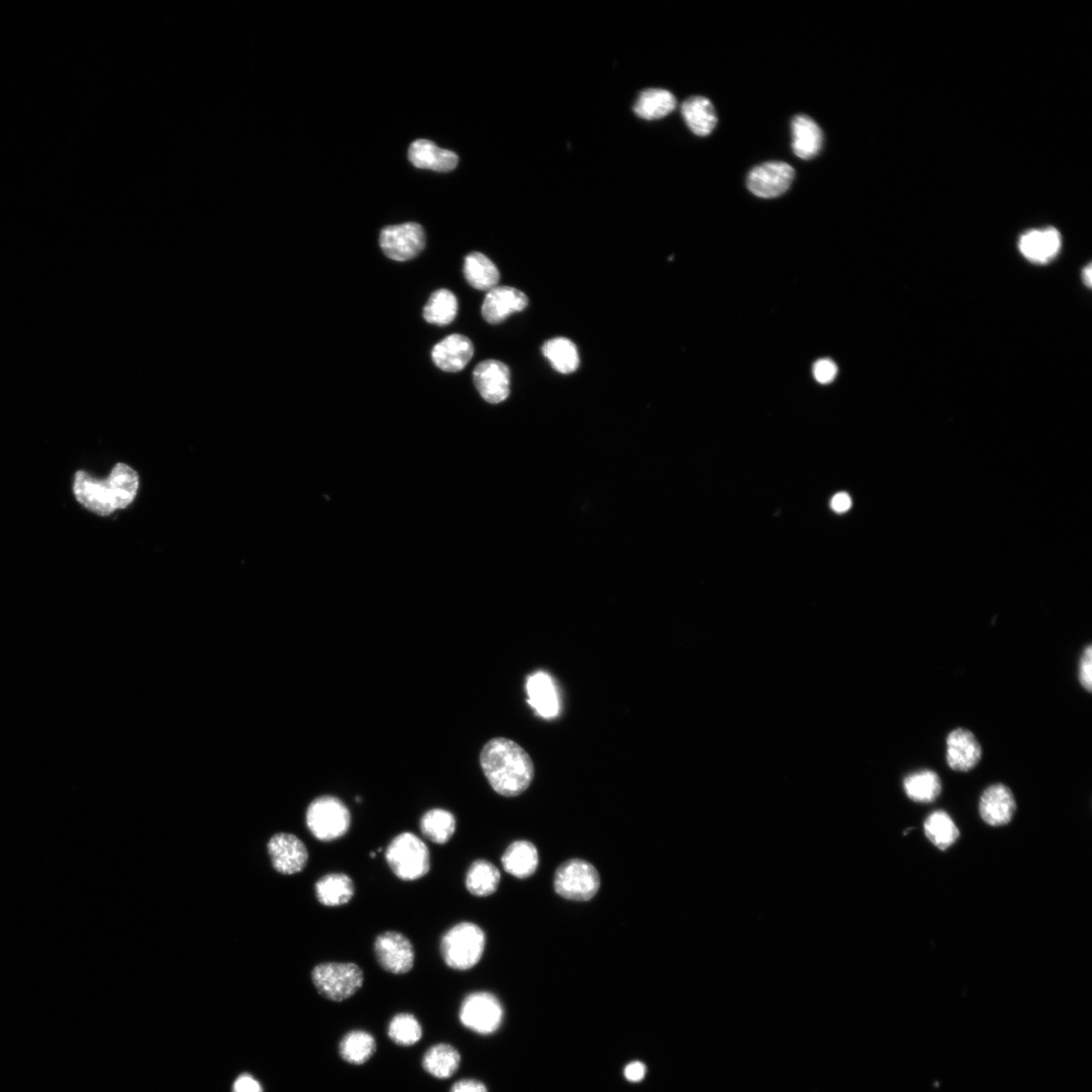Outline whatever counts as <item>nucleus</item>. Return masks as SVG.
I'll return each mask as SVG.
<instances>
[{"label":"nucleus","mask_w":1092,"mask_h":1092,"mask_svg":"<svg viewBox=\"0 0 1092 1092\" xmlns=\"http://www.w3.org/2000/svg\"><path fill=\"white\" fill-rule=\"evenodd\" d=\"M140 478L132 467L118 463L107 479L99 480L86 471L74 475L73 493L76 501L99 517H109L128 508L136 499Z\"/></svg>","instance_id":"obj_1"},{"label":"nucleus","mask_w":1092,"mask_h":1092,"mask_svg":"<svg viewBox=\"0 0 1092 1092\" xmlns=\"http://www.w3.org/2000/svg\"><path fill=\"white\" fill-rule=\"evenodd\" d=\"M480 765L491 787L501 796H520L531 785L535 766L530 755L516 742L494 738L480 753Z\"/></svg>","instance_id":"obj_2"},{"label":"nucleus","mask_w":1092,"mask_h":1092,"mask_svg":"<svg viewBox=\"0 0 1092 1092\" xmlns=\"http://www.w3.org/2000/svg\"><path fill=\"white\" fill-rule=\"evenodd\" d=\"M385 860L393 874L403 881H416L431 870V854L416 834L404 832L394 837L385 851Z\"/></svg>","instance_id":"obj_3"},{"label":"nucleus","mask_w":1092,"mask_h":1092,"mask_svg":"<svg viewBox=\"0 0 1092 1092\" xmlns=\"http://www.w3.org/2000/svg\"><path fill=\"white\" fill-rule=\"evenodd\" d=\"M486 938L483 930L470 922L449 929L441 940L440 950L445 964L451 969L466 971L481 960Z\"/></svg>","instance_id":"obj_4"},{"label":"nucleus","mask_w":1092,"mask_h":1092,"mask_svg":"<svg viewBox=\"0 0 1092 1092\" xmlns=\"http://www.w3.org/2000/svg\"><path fill=\"white\" fill-rule=\"evenodd\" d=\"M312 980L325 999L341 1003L357 994L364 983V972L353 962H325L312 971Z\"/></svg>","instance_id":"obj_5"},{"label":"nucleus","mask_w":1092,"mask_h":1092,"mask_svg":"<svg viewBox=\"0 0 1092 1092\" xmlns=\"http://www.w3.org/2000/svg\"><path fill=\"white\" fill-rule=\"evenodd\" d=\"M307 827L321 842H333L343 838L351 827V814L346 805L335 797L316 799L308 808Z\"/></svg>","instance_id":"obj_6"},{"label":"nucleus","mask_w":1092,"mask_h":1092,"mask_svg":"<svg viewBox=\"0 0 1092 1092\" xmlns=\"http://www.w3.org/2000/svg\"><path fill=\"white\" fill-rule=\"evenodd\" d=\"M555 890L564 899L585 902L598 893L601 878L590 863L572 859L562 864L555 874Z\"/></svg>","instance_id":"obj_7"},{"label":"nucleus","mask_w":1092,"mask_h":1092,"mask_svg":"<svg viewBox=\"0 0 1092 1092\" xmlns=\"http://www.w3.org/2000/svg\"><path fill=\"white\" fill-rule=\"evenodd\" d=\"M461 1024L480 1035L498 1031L503 1023L504 1009L497 997L489 992L478 991L467 996L460 1008Z\"/></svg>","instance_id":"obj_8"},{"label":"nucleus","mask_w":1092,"mask_h":1092,"mask_svg":"<svg viewBox=\"0 0 1092 1092\" xmlns=\"http://www.w3.org/2000/svg\"><path fill=\"white\" fill-rule=\"evenodd\" d=\"M373 949L378 964L388 973L404 975L414 968L416 959L414 945L400 932L387 931L378 935Z\"/></svg>","instance_id":"obj_9"},{"label":"nucleus","mask_w":1092,"mask_h":1092,"mask_svg":"<svg viewBox=\"0 0 1092 1092\" xmlns=\"http://www.w3.org/2000/svg\"><path fill=\"white\" fill-rule=\"evenodd\" d=\"M425 231L416 223L385 227L380 234L382 251L394 261L412 260L425 249Z\"/></svg>","instance_id":"obj_10"},{"label":"nucleus","mask_w":1092,"mask_h":1092,"mask_svg":"<svg viewBox=\"0 0 1092 1092\" xmlns=\"http://www.w3.org/2000/svg\"><path fill=\"white\" fill-rule=\"evenodd\" d=\"M267 852L274 870L283 875L299 874L309 862L305 843L289 833L273 835L267 844Z\"/></svg>","instance_id":"obj_11"},{"label":"nucleus","mask_w":1092,"mask_h":1092,"mask_svg":"<svg viewBox=\"0 0 1092 1092\" xmlns=\"http://www.w3.org/2000/svg\"><path fill=\"white\" fill-rule=\"evenodd\" d=\"M474 384L482 398L489 404H500L508 399L511 386L510 368L497 360H486L473 371Z\"/></svg>","instance_id":"obj_12"},{"label":"nucleus","mask_w":1092,"mask_h":1092,"mask_svg":"<svg viewBox=\"0 0 1092 1092\" xmlns=\"http://www.w3.org/2000/svg\"><path fill=\"white\" fill-rule=\"evenodd\" d=\"M794 169L784 162L761 164L748 175V189L761 198H775L790 187L794 179Z\"/></svg>","instance_id":"obj_13"},{"label":"nucleus","mask_w":1092,"mask_h":1092,"mask_svg":"<svg viewBox=\"0 0 1092 1092\" xmlns=\"http://www.w3.org/2000/svg\"><path fill=\"white\" fill-rule=\"evenodd\" d=\"M1017 804L1013 791L1003 783L987 787L980 798L979 814L989 826L1008 825L1014 818Z\"/></svg>","instance_id":"obj_14"},{"label":"nucleus","mask_w":1092,"mask_h":1092,"mask_svg":"<svg viewBox=\"0 0 1092 1092\" xmlns=\"http://www.w3.org/2000/svg\"><path fill=\"white\" fill-rule=\"evenodd\" d=\"M528 305V296L523 291L509 286L494 287L485 296L482 316L487 323L497 325Z\"/></svg>","instance_id":"obj_15"},{"label":"nucleus","mask_w":1092,"mask_h":1092,"mask_svg":"<svg viewBox=\"0 0 1092 1092\" xmlns=\"http://www.w3.org/2000/svg\"><path fill=\"white\" fill-rule=\"evenodd\" d=\"M981 757V745L971 731L958 728L948 735L946 759L952 770L971 771L978 765Z\"/></svg>","instance_id":"obj_16"},{"label":"nucleus","mask_w":1092,"mask_h":1092,"mask_svg":"<svg viewBox=\"0 0 1092 1092\" xmlns=\"http://www.w3.org/2000/svg\"><path fill=\"white\" fill-rule=\"evenodd\" d=\"M474 354L472 342L465 336L454 334L446 337L432 351L437 367L446 372H459L465 368Z\"/></svg>","instance_id":"obj_17"},{"label":"nucleus","mask_w":1092,"mask_h":1092,"mask_svg":"<svg viewBox=\"0 0 1092 1092\" xmlns=\"http://www.w3.org/2000/svg\"><path fill=\"white\" fill-rule=\"evenodd\" d=\"M1061 243L1059 232L1053 228H1048L1030 231L1023 235L1019 242V248L1028 260L1044 264L1059 254Z\"/></svg>","instance_id":"obj_18"},{"label":"nucleus","mask_w":1092,"mask_h":1092,"mask_svg":"<svg viewBox=\"0 0 1092 1092\" xmlns=\"http://www.w3.org/2000/svg\"><path fill=\"white\" fill-rule=\"evenodd\" d=\"M409 159L417 168L450 172L459 162L456 153L441 149L429 140H417L409 149Z\"/></svg>","instance_id":"obj_19"},{"label":"nucleus","mask_w":1092,"mask_h":1092,"mask_svg":"<svg viewBox=\"0 0 1092 1092\" xmlns=\"http://www.w3.org/2000/svg\"><path fill=\"white\" fill-rule=\"evenodd\" d=\"M791 129L794 154L804 160H811L819 155L824 144V134L812 118L797 116L792 121Z\"/></svg>","instance_id":"obj_20"},{"label":"nucleus","mask_w":1092,"mask_h":1092,"mask_svg":"<svg viewBox=\"0 0 1092 1092\" xmlns=\"http://www.w3.org/2000/svg\"><path fill=\"white\" fill-rule=\"evenodd\" d=\"M319 903L328 908L348 905L355 896V884L345 873H328L315 886Z\"/></svg>","instance_id":"obj_21"},{"label":"nucleus","mask_w":1092,"mask_h":1092,"mask_svg":"<svg viewBox=\"0 0 1092 1092\" xmlns=\"http://www.w3.org/2000/svg\"><path fill=\"white\" fill-rule=\"evenodd\" d=\"M528 703L536 713L551 720L558 716L560 706L559 697L554 681L544 671L532 674L527 681Z\"/></svg>","instance_id":"obj_22"},{"label":"nucleus","mask_w":1092,"mask_h":1092,"mask_svg":"<svg viewBox=\"0 0 1092 1092\" xmlns=\"http://www.w3.org/2000/svg\"><path fill=\"white\" fill-rule=\"evenodd\" d=\"M682 117L693 134L707 137L715 130L718 118L710 99L692 96L681 107Z\"/></svg>","instance_id":"obj_23"},{"label":"nucleus","mask_w":1092,"mask_h":1092,"mask_svg":"<svg viewBox=\"0 0 1092 1092\" xmlns=\"http://www.w3.org/2000/svg\"><path fill=\"white\" fill-rule=\"evenodd\" d=\"M502 862L508 873L524 879L536 872L539 865V854L537 848L531 842L517 841L507 849Z\"/></svg>","instance_id":"obj_24"},{"label":"nucleus","mask_w":1092,"mask_h":1092,"mask_svg":"<svg viewBox=\"0 0 1092 1092\" xmlns=\"http://www.w3.org/2000/svg\"><path fill=\"white\" fill-rule=\"evenodd\" d=\"M676 108V98L665 89L651 88L643 91L635 104L634 112L646 121L660 120Z\"/></svg>","instance_id":"obj_25"},{"label":"nucleus","mask_w":1092,"mask_h":1092,"mask_svg":"<svg viewBox=\"0 0 1092 1092\" xmlns=\"http://www.w3.org/2000/svg\"><path fill=\"white\" fill-rule=\"evenodd\" d=\"M501 882V872L492 863L486 860L473 862L466 874L465 885L472 896L486 898L498 890Z\"/></svg>","instance_id":"obj_26"},{"label":"nucleus","mask_w":1092,"mask_h":1092,"mask_svg":"<svg viewBox=\"0 0 1092 1092\" xmlns=\"http://www.w3.org/2000/svg\"><path fill=\"white\" fill-rule=\"evenodd\" d=\"M464 275L468 283L478 290H491L500 281V271L493 262L479 252H473L465 258Z\"/></svg>","instance_id":"obj_27"},{"label":"nucleus","mask_w":1092,"mask_h":1092,"mask_svg":"<svg viewBox=\"0 0 1092 1092\" xmlns=\"http://www.w3.org/2000/svg\"><path fill=\"white\" fill-rule=\"evenodd\" d=\"M904 788L910 800L916 803H932L940 797L942 781L935 771L921 770L905 778Z\"/></svg>","instance_id":"obj_28"},{"label":"nucleus","mask_w":1092,"mask_h":1092,"mask_svg":"<svg viewBox=\"0 0 1092 1092\" xmlns=\"http://www.w3.org/2000/svg\"><path fill=\"white\" fill-rule=\"evenodd\" d=\"M461 1056L456 1048L449 1044L431 1047L423 1058L424 1069L438 1079H447L459 1069Z\"/></svg>","instance_id":"obj_29"},{"label":"nucleus","mask_w":1092,"mask_h":1092,"mask_svg":"<svg viewBox=\"0 0 1092 1092\" xmlns=\"http://www.w3.org/2000/svg\"><path fill=\"white\" fill-rule=\"evenodd\" d=\"M456 819L452 813L443 809L428 811L421 819L422 834L434 844L445 845L456 832Z\"/></svg>","instance_id":"obj_30"},{"label":"nucleus","mask_w":1092,"mask_h":1092,"mask_svg":"<svg viewBox=\"0 0 1092 1092\" xmlns=\"http://www.w3.org/2000/svg\"><path fill=\"white\" fill-rule=\"evenodd\" d=\"M342 1059L352 1065H362L372 1058L376 1041L368 1032L355 1030L342 1039L339 1046Z\"/></svg>","instance_id":"obj_31"},{"label":"nucleus","mask_w":1092,"mask_h":1092,"mask_svg":"<svg viewBox=\"0 0 1092 1092\" xmlns=\"http://www.w3.org/2000/svg\"><path fill=\"white\" fill-rule=\"evenodd\" d=\"M457 311L455 294L448 289H440L431 295L424 308V318L430 324L447 326L455 320Z\"/></svg>","instance_id":"obj_32"},{"label":"nucleus","mask_w":1092,"mask_h":1092,"mask_svg":"<svg viewBox=\"0 0 1092 1092\" xmlns=\"http://www.w3.org/2000/svg\"><path fill=\"white\" fill-rule=\"evenodd\" d=\"M925 833L940 850H947L960 836L954 821L944 811L934 812L928 817L925 822Z\"/></svg>","instance_id":"obj_33"},{"label":"nucleus","mask_w":1092,"mask_h":1092,"mask_svg":"<svg viewBox=\"0 0 1092 1092\" xmlns=\"http://www.w3.org/2000/svg\"><path fill=\"white\" fill-rule=\"evenodd\" d=\"M543 354L553 368L563 374L577 370L579 355L573 342L566 338H555L543 346Z\"/></svg>","instance_id":"obj_34"},{"label":"nucleus","mask_w":1092,"mask_h":1092,"mask_svg":"<svg viewBox=\"0 0 1092 1092\" xmlns=\"http://www.w3.org/2000/svg\"><path fill=\"white\" fill-rule=\"evenodd\" d=\"M388 1036L395 1044L413 1046L422 1039L423 1028L414 1015L403 1013L394 1016L390 1021Z\"/></svg>","instance_id":"obj_35"},{"label":"nucleus","mask_w":1092,"mask_h":1092,"mask_svg":"<svg viewBox=\"0 0 1092 1092\" xmlns=\"http://www.w3.org/2000/svg\"><path fill=\"white\" fill-rule=\"evenodd\" d=\"M1079 681L1082 687L1091 692L1092 690V647L1088 645L1081 656L1079 665Z\"/></svg>","instance_id":"obj_36"},{"label":"nucleus","mask_w":1092,"mask_h":1092,"mask_svg":"<svg viewBox=\"0 0 1092 1092\" xmlns=\"http://www.w3.org/2000/svg\"><path fill=\"white\" fill-rule=\"evenodd\" d=\"M813 373L815 379L821 384H829L833 382L838 374V367L830 359H821L814 365Z\"/></svg>","instance_id":"obj_37"},{"label":"nucleus","mask_w":1092,"mask_h":1092,"mask_svg":"<svg viewBox=\"0 0 1092 1092\" xmlns=\"http://www.w3.org/2000/svg\"><path fill=\"white\" fill-rule=\"evenodd\" d=\"M234 1092H263V1089L256 1079L248 1075H243L236 1080Z\"/></svg>","instance_id":"obj_38"},{"label":"nucleus","mask_w":1092,"mask_h":1092,"mask_svg":"<svg viewBox=\"0 0 1092 1092\" xmlns=\"http://www.w3.org/2000/svg\"><path fill=\"white\" fill-rule=\"evenodd\" d=\"M450 1092H487L486 1086L474 1079H463L456 1082Z\"/></svg>","instance_id":"obj_39"},{"label":"nucleus","mask_w":1092,"mask_h":1092,"mask_svg":"<svg viewBox=\"0 0 1092 1092\" xmlns=\"http://www.w3.org/2000/svg\"><path fill=\"white\" fill-rule=\"evenodd\" d=\"M852 507V500L850 495L845 492H840L835 495L831 501V508L837 514H845Z\"/></svg>","instance_id":"obj_40"},{"label":"nucleus","mask_w":1092,"mask_h":1092,"mask_svg":"<svg viewBox=\"0 0 1092 1092\" xmlns=\"http://www.w3.org/2000/svg\"><path fill=\"white\" fill-rule=\"evenodd\" d=\"M645 1075L646 1066L640 1061L630 1063L625 1069V1076L631 1082H640Z\"/></svg>","instance_id":"obj_41"},{"label":"nucleus","mask_w":1092,"mask_h":1092,"mask_svg":"<svg viewBox=\"0 0 1092 1092\" xmlns=\"http://www.w3.org/2000/svg\"><path fill=\"white\" fill-rule=\"evenodd\" d=\"M1082 277L1084 284L1090 287L1092 283V267L1090 264L1083 269Z\"/></svg>","instance_id":"obj_42"}]
</instances>
